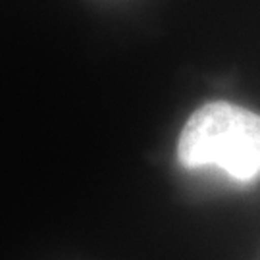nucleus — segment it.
<instances>
[{
	"label": "nucleus",
	"instance_id": "nucleus-1",
	"mask_svg": "<svg viewBox=\"0 0 260 260\" xmlns=\"http://www.w3.org/2000/svg\"><path fill=\"white\" fill-rule=\"evenodd\" d=\"M177 162L185 170L216 166L239 183L260 179V114L225 101L203 104L179 133Z\"/></svg>",
	"mask_w": 260,
	"mask_h": 260
}]
</instances>
